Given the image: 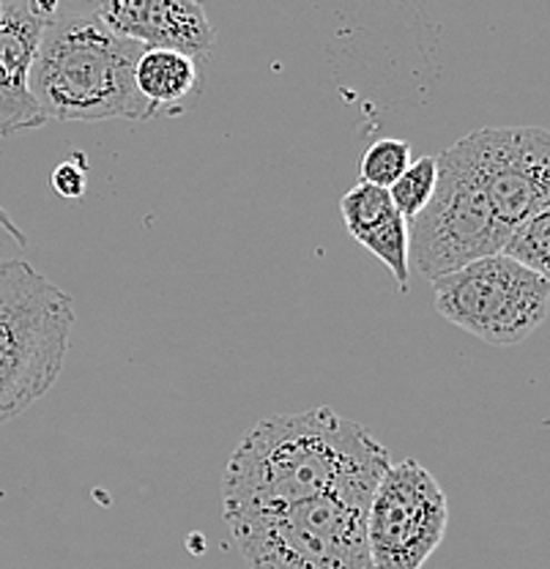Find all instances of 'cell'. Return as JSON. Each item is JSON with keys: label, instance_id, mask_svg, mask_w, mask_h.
<instances>
[{"label": "cell", "instance_id": "obj_11", "mask_svg": "<svg viewBox=\"0 0 550 569\" xmlns=\"http://www.w3.org/2000/svg\"><path fill=\"white\" fill-rule=\"evenodd\" d=\"M342 222L353 241H359L367 252L376 254L398 282L400 293H406L411 282V263H408V222L394 209L387 189L372 183H357L340 200Z\"/></svg>", "mask_w": 550, "mask_h": 569}, {"label": "cell", "instance_id": "obj_14", "mask_svg": "<svg viewBox=\"0 0 550 569\" xmlns=\"http://www.w3.org/2000/svg\"><path fill=\"white\" fill-rule=\"evenodd\" d=\"M436 181H439V162L436 157H419L406 168V173L387 189L392 198L394 209L406 222H411L424 206L430 203L436 192Z\"/></svg>", "mask_w": 550, "mask_h": 569}, {"label": "cell", "instance_id": "obj_18", "mask_svg": "<svg viewBox=\"0 0 550 569\" xmlns=\"http://www.w3.org/2000/svg\"><path fill=\"white\" fill-rule=\"evenodd\" d=\"M0 228H3V233H6V236H11V239H14V244H20V247H26V244H28L26 233H22V230L17 228L14 219H11V213L6 211L3 206H0Z\"/></svg>", "mask_w": 550, "mask_h": 569}, {"label": "cell", "instance_id": "obj_15", "mask_svg": "<svg viewBox=\"0 0 550 569\" xmlns=\"http://www.w3.org/2000/svg\"><path fill=\"white\" fill-rule=\"evenodd\" d=\"M411 162V146L406 140L383 138L367 148L362 159V181L372 183V187L389 189L406 173V168Z\"/></svg>", "mask_w": 550, "mask_h": 569}, {"label": "cell", "instance_id": "obj_2", "mask_svg": "<svg viewBox=\"0 0 550 569\" xmlns=\"http://www.w3.org/2000/svg\"><path fill=\"white\" fill-rule=\"evenodd\" d=\"M146 47L112 33L99 14H61L41 33L31 88L47 121H148L151 107L134 86Z\"/></svg>", "mask_w": 550, "mask_h": 569}, {"label": "cell", "instance_id": "obj_7", "mask_svg": "<svg viewBox=\"0 0 550 569\" xmlns=\"http://www.w3.org/2000/svg\"><path fill=\"white\" fill-rule=\"evenodd\" d=\"M449 503L439 479L417 460L389 462L367 507L372 569H422L447 537Z\"/></svg>", "mask_w": 550, "mask_h": 569}, {"label": "cell", "instance_id": "obj_13", "mask_svg": "<svg viewBox=\"0 0 550 569\" xmlns=\"http://www.w3.org/2000/svg\"><path fill=\"white\" fill-rule=\"evenodd\" d=\"M548 247H550V209H542L531 213L529 219H523V222L507 236L504 247H501L499 254L514 260V263H520L523 269L534 271V274L548 277L550 271Z\"/></svg>", "mask_w": 550, "mask_h": 569}, {"label": "cell", "instance_id": "obj_17", "mask_svg": "<svg viewBox=\"0 0 550 569\" xmlns=\"http://www.w3.org/2000/svg\"><path fill=\"white\" fill-rule=\"evenodd\" d=\"M52 17L61 14H97L102 0H39Z\"/></svg>", "mask_w": 550, "mask_h": 569}, {"label": "cell", "instance_id": "obj_1", "mask_svg": "<svg viewBox=\"0 0 550 569\" xmlns=\"http://www.w3.org/2000/svg\"><path fill=\"white\" fill-rule=\"evenodd\" d=\"M389 449L331 408L266 417L241 438L222 473L224 518L282 507L357 482H378Z\"/></svg>", "mask_w": 550, "mask_h": 569}, {"label": "cell", "instance_id": "obj_9", "mask_svg": "<svg viewBox=\"0 0 550 569\" xmlns=\"http://www.w3.org/2000/svg\"><path fill=\"white\" fill-rule=\"evenodd\" d=\"M50 11L39 0H0V134L11 138L17 132L44 127L39 104L33 102L31 80L39 41Z\"/></svg>", "mask_w": 550, "mask_h": 569}, {"label": "cell", "instance_id": "obj_16", "mask_svg": "<svg viewBox=\"0 0 550 569\" xmlns=\"http://www.w3.org/2000/svg\"><path fill=\"white\" fill-rule=\"evenodd\" d=\"M52 189H56V192L67 200H77L86 194L88 162L80 151H77L72 159H67V162H61L56 170H52Z\"/></svg>", "mask_w": 550, "mask_h": 569}, {"label": "cell", "instance_id": "obj_6", "mask_svg": "<svg viewBox=\"0 0 550 569\" xmlns=\"http://www.w3.org/2000/svg\"><path fill=\"white\" fill-rule=\"evenodd\" d=\"M436 310L490 346H518L548 318V277L504 254H488L433 280Z\"/></svg>", "mask_w": 550, "mask_h": 569}, {"label": "cell", "instance_id": "obj_4", "mask_svg": "<svg viewBox=\"0 0 550 569\" xmlns=\"http://www.w3.org/2000/svg\"><path fill=\"white\" fill-rule=\"evenodd\" d=\"M74 326L72 296L28 260L0 263V427L50 395Z\"/></svg>", "mask_w": 550, "mask_h": 569}, {"label": "cell", "instance_id": "obj_5", "mask_svg": "<svg viewBox=\"0 0 550 569\" xmlns=\"http://www.w3.org/2000/svg\"><path fill=\"white\" fill-rule=\"evenodd\" d=\"M439 181L430 203L408 222V263L430 282L488 254H499L507 233L479 187L463 142L436 157Z\"/></svg>", "mask_w": 550, "mask_h": 569}, {"label": "cell", "instance_id": "obj_10", "mask_svg": "<svg viewBox=\"0 0 550 569\" xmlns=\"http://www.w3.org/2000/svg\"><path fill=\"white\" fill-rule=\"evenodd\" d=\"M99 20L121 39L146 50H176L203 61L214 44V28L200 0H102Z\"/></svg>", "mask_w": 550, "mask_h": 569}, {"label": "cell", "instance_id": "obj_8", "mask_svg": "<svg viewBox=\"0 0 550 569\" xmlns=\"http://www.w3.org/2000/svg\"><path fill=\"white\" fill-rule=\"evenodd\" d=\"M479 187L507 236L531 213L550 209V134L542 127L477 129L466 134Z\"/></svg>", "mask_w": 550, "mask_h": 569}, {"label": "cell", "instance_id": "obj_12", "mask_svg": "<svg viewBox=\"0 0 550 569\" xmlns=\"http://www.w3.org/2000/svg\"><path fill=\"white\" fill-rule=\"evenodd\" d=\"M200 63L176 50H143L134 67V86L151 116L183 112V104L200 93Z\"/></svg>", "mask_w": 550, "mask_h": 569}, {"label": "cell", "instance_id": "obj_3", "mask_svg": "<svg viewBox=\"0 0 550 569\" xmlns=\"http://www.w3.org/2000/svg\"><path fill=\"white\" fill-rule=\"evenodd\" d=\"M378 482L224 518L252 569H372L367 507Z\"/></svg>", "mask_w": 550, "mask_h": 569}]
</instances>
